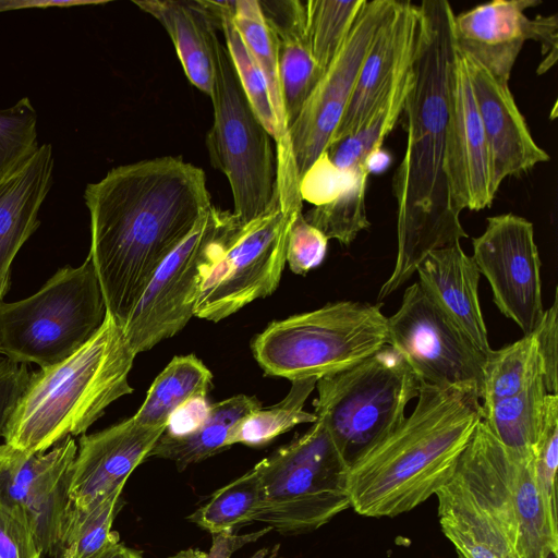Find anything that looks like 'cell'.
<instances>
[{
  "instance_id": "cell-13",
  "label": "cell",
  "mask_w": 558,
  "mask_h": 558,
  "mask_svg": "<svg viewBox=\"0 0 558 558\" xmlns=\"http://www.w3.org/2000/svg\"><path fill=\"white\" fill-rule=\"evenodd\" d=\"M387 344L421 384L473 388L480 396L486 357L418 281L405 289L399 310L387 317Z\"/></svg>"
},
{
  "instance_id": "cell-37",
  "label": "cell",
  "mask_w": 558,
  "mask_h": 558,
  "mask_svg": "<svg viewBox=\"0 0 558 558\" xmlns=\"http://www.w3.org/2000/svg\"><path fill=\"white\" fill-rule=\"evenodd\" d=\"M368 174L357 172L353 182L336 199L314 206L304 218L328 240L350 245L371 223L366 214L365 195Z\"/></svg>"
},
{
  "instance_id": "cell-45",
  "label": "cell",
  "mask_w": 558,
  "mask_h": 558,
  "mask_svg": "<svg viewBox=\"0 0 558 558\" xmlns=\"http://www.w3.org/2000/svg\"><path fill=\"white\" fill-rule=\"evenodd\" d=\"M269 531L271 529L266 526L255 533L244 535H233L232 533L214 534L211 549L204 558H230L236 549L247 543L255 542Z\"/></svg>"
},
{
  "instance_id": "cell-4",
  "label": "cell",
  "mask_w": 558,
  "mask_h": 558,
  "mask_svg": "<svg viewBox=\"0 0 558 558\" xmlns=\"http://www.w3.org/2000/svg\"><path fill=\"white\" fill-rule=\"evenodd\" d=\"M135 356L123 328L106 312L83 347L31 375L2 432L4 444L34 454L83 434L112 402L133 392L129 374Z\"/></svg>"
},
{
  "instance_id": "cell-17",
  "label": "cell",
  "mask_w": 558,
  "mask_h": 558,
  "mask_svg": "<svg viewBox=\"0 0 558 558\" xmlns=\"http://www.w3.org/2000/svg\"><path fill=\"white\" fill-rule=\"evenodd\" d=\"M448 102L445 168L452 203L460 213L482 210L492 205L498 187L465 57L457 50L448 76Z\"/></svg>"
},
{
  "instance_id": "cell-30",
  "label": "cell",
  "mask_w": 558,
  "mask_h": 558,
  "mask_svg": "<svg viewBox=\"0 0 558 558\" xmlns=\"http://www.w3.org/2000/svg\"><path fill=\"white\" fill-rule=\"evenodd\" d=\"M412 81L413 63L400 75L379 106L352 134L326 147L325 154L339 170L367 172L366 158L381 148L384 140L401 117Z\"/></svg>"
},
{
  "instance_id": "cell-48",
  "label": "cell",
  "mask_w": 558,
  "mask_h": 558,
  "mask_svg": "<svg viewBox=\"0 0 558 558\" xmlns=\"http://www.w3.org/2000/svg\"><path fill=\"white\" fill-rule=\"evenodd\" d=\"M128 551L129 547L120 543V537L117 535L101 550L88 558H126Z\"/></svg>"
},
{
  "instance_id": "cell-42",
  "label": "cell",
  "mask_w": 558,
  "mask_h": 558,
  "mask_svg": "<svg viewBox=\"0 0 558 558\" xmlns=\"http://www.w3.org/2000/svg\"><path fill=\"white\" fill-rule=\"evenodd\" d=\"M43 553L29 527L0 507V558H41Z\"/></svg>"
},
{
  "instance_id": "cell-3",
  "label": "cell",
  "mask_w": 558,
  "mask_h": 558,
  "mask_svg": "<svg viewBox=\"0 0 558 558\" xmlns=\"http://www.w3.org/2000/svg\"><path fill=\"white\" fill-rule=\"evenodd\" d=\"M481 418L476 389L421 384L410 416L349 465L351 508L381 518L423 504L453 476Z\"/></svg>"
},
{
  "instance_id": "cell-27",
  "label": "cell",
  "mask_w": 558,
  "mask_h": 558,
  "mask_svg": "<svg viewBox=\"0 0 558 558\" xmlns=\"http://www.w3.org/2000/svg\"><path fill=\"white\" fill-rule=\"evenodd\" d=\"M255 397L236 395L206 408L195 425L182 434L163 432L149 457L171 460L179 471L198 463L229 447L231 429L244 416L260 408Z\"/></svg>"
},
{
  "instance_id": "cell-33",
  "label": "cell",
  "mask_w": 558,
  "mask_h": 558,
  "mask_svg": "<svg viewBox=\"0 0 558 558\" xmlns=\"http://www.w3.org/2000/svg\"><path fill=\"white\" fill-rule=\"evenodd\" d=\"M202 3L223 35L225 45L254 112L276 142L278 126L267 85L255 59L235 27L231 1L202 0Z\"/></svg>"
},
{
  "instance_id": "cell-31",
  "label": "cell",
  "mask_w": 558,
  "mask_h": 558,
  "mask_svg": "<svg viewBox=\"0 0 558 558\" xmlns=\"http://www.w3.org/2000/svg\"><path fill=\"white\" fill-rule=\"evenodd\" d=\"M539 377H543V367L533 335L492 350L483 366L481 405L517 395Z\"/></svg>"
},
{
  "instance_id": "cell-38",
  "label": "cell",
  "mask_w": 558,
  "mask_h": 558,
  "mask_svg": "<svg viewBox=\"0 0 558 558\" xmlns=\"http://www.w3.org/2000/svg\"><path fill=\"white\" fill-rule=\"evenodd\" d=\"M38 147L37 113L29 98L0 110V179Z\"/></svg>"
},
{
  "instance_id": "cell-35",
  "label": "cell",
  "mask_w": 558,
  "mask_h": 558,
  "mask_svg": "<svg viewBox=\"0 0 558 558\" xmlns=\"http://www.w3.org/2000/svg\"><path fill=\"white\" fill-rule=\"evenodd\" d=\"M262 498L255 466L219 488L210 499L187 517V520L214 534L232 533L244 523L253 522Z\"/></svg>"
},
{
  "instance_id": "cell-21",
  "label": "cell",
  "mask_w": 558,
  "mask_h": 558,
  "mask_svg": "<svg viewBox=\"0 0 558 558\" xmlns=\"http://www.w3.org/2000/svg\"><path fill=\"white\" fill-rule=\"evenodd\" d=\"M541 3L539 0H494L454 15L456 50L508 83L524 43L532 40L533 21L525 11Z\"/></svg>"
},
{
  "instance_id": "cell-14",
  "label": "cell",
  "mask_w": 558,
  "mask_h": 558,
  "mask_svg": "<svg viewBox=\"0 0 558 558\" xmlns=\"http://www.w3.org/2000/svg\"><path fill=\"white\" fill-rule=\"evenodd\" d=\"M398 0L367 1L342 47L289 126L300 177L324 153L354 90L362 64Z\"/></svg>"
},
{
  "instance_id": "cell-2",
  "label": "cell",
  "mask_w": 558,
  "mask_h": 558,
  "mask_svg": "<svg viewBox=\"0 0 558 558\" xmlns=\"http://www.w3.org/2000/svg\"><path fill=\"white\" fill-rule=\"evenodd\" d=\"M421 36L413 61V81L403 116L404 157L392 189L397 202V258L379 289L381 301L396 292L435 250L468 238L454 207L446 175L448 76L454 58L450 3H420Z\"/></svg>"
},
{
  "instance_id": "cell-26",
  "label": "cell",
  "mask_w": 558,
  "mask_h": 558,
  "mask_svg": "<svg viewBox=\"0 0 558 558\" xmlns=\"http://www.w3.org/2000/svg\"><path fill=\"white\" fill-rule=\"evenodd\" d=\"M167 31L189 81L207 96L214 82L213 43L217 26L202 0L133 1Z\"/></svg>"
},
{
  "instance_id": "cell-1",
  "label": "cell",
  "mask_w": 558,
  "mask_h": 558,
  "mask_svg": "<svg viewBox=\"0 0 558 558\" xmlns=\"http://www.w3.org/2000/svg\"><path fill=\"white\" fill-rule=\"evenodd\" d=\"M89 256L106 312L122 328L158 266L213 204L202 168L163 156L119 166L84 192Z\"/></svg>"
},
{
  "instance_id": "cell-23",
  "label": "cell",
  "mask_w": 558,
  "mask_h": 558,
  "mask_svg": "<svg viewBox=\"0 0 558 558\" xmlns=\"http://www.w3.org/2000/svg\"><path fill=\"white\" fill-rule=\"evenodd\" d=\"M418 282L485 356L492 352L478 299L480 271L460 243L433 251L418 266Z\"/></svg>"
},
{
  "instance_id": "cell-44",
  "label": "cell",
  "mask_w": 558,
  "mask_h": 558,
  "mask_svg": "<svg viewBox=\"0 0 558 558\" xmlns=\"http://www.w3.org/2000/svg\"><path fill=\"white\" fill-rule=\"evenodd\" d=\"M532 21V40L539 43L543 56L536 73L542 75L551 69L557 61L558 17L557 14H538Z\"/></svg>"
},
{
  "instance_id": "cell-15",
  "label": "cell",
  "mask_w": 558,
  "mask_h": 558,
  "mask_svg": "<svg viewBox=\"0 0 558 558\" xmlns=\"http://www.w3.org/2000/svg\"><path fill=\"white\" fill-rule=\"evenodd\" d=\"M76 451L71 436L34 454L0 445V507L29 527L43 555L54 558L70 507L68 478Z\"/></svg>"
},
{
  "instance_id": "cell-50",
  "label": "cell",
  "mask_w": 558,
  "mask_h": 558,
  "mask_svg": "<svg viewBox=\"0 0 558 558\" xmlns=\"http://www.w3.org/2000/svg\"><path fill=\"white\" fill-rule=\"evenodd\" d=\"M268 554V549L267 548H262L260 550H258L257 553H255L251 558H265ZM268 558H281L279 556V545H277L276 547H274L271 554L269 555Z\"/></svg>"
},
{
  "instance_id": "cell-47",
  "label": "cell",
  "mask_w": 558,
  "mask_h": 558,
  "mask_svg": "<svg viewBox=\"0 0 558 558\" xmlns=\"http://www.w3.org/2000/svg\"><path fill=\"white\" fill-rule=\"evenodd\" d=\"M390 156L381 148L368 155L365 161V168L371 173H379L388 168Z\"/></svg>"
},
{
  "instance_id": "cell-19",
  "label": "cell",
  "mask_w": 558,
  "mask_h": 558,
  "mask_svg": "<svg viewBox=\"0 0 558 558\" xmlns=\"http://www.w3.org/2000/svg\"><path fill=\"white\" fill-rule=\"evenodd\" d=\"M421 29L420 7L410 1H398L395 13L380 28L362 64L350 101L329 144L352 134L379 106L413 63Z\"/></svg>"
},
{
  "instance_id": "cell-53",
  "label": "cell",
  "mask_w": 558,
  "mask_h": 558,
  "mask_svg": "<svg viewBox=\"0 0 558 558\" xmlns=\"http://www.w3.org/2000/svg\"><path fill=\"white\" fill-rule=\"evenodd\" d=\"M459 558H462L461 556L458 555Z\"/></svg>"
},
{
  "instance_id": "cell-16",
  "label": "cell",
  "mask_w": 558,
  "mask_h": 558,
  "mask_svg": "<svg viewBox=\"0 0 558 558\" xmlns=\"http://www.w3.org/2000/svg\"><path fill=\"white\" fill-rule=\"evenodd\" d=\"M472 245V258L490 284L498 310L523 336L532 335L545 312L533 223L511 213L488 217Z\"/></svg>"
},
{
  "instance_id": "cell-29",
  "label": "cell",
  "mask_w": 558,
  "mask_h": 558,
  "mask_svg": "<svg viewBox=\"0 0 558 558\" xmlns=\"http://www.w3.org/2000/svg\"><path fill=\"white\" fill-rule=\"evenodd\" d=\"M547 395L544 378L539 377L517 395L481 405V421L504 446L534 456L543 428Z\"/></svg>"
},
{
  "instance_id": "cell-22",
  "label": "cell",
  "mask_w": 558,
  "mask_h": 558,
  "mask_svg": "<svg viewBox=\"0 0 558 558\" xmlns=\"http://www.w3.org/2000/svg\"><path fill=\"white\" fill-rule=\"evenodd\" d=\"M52 171V147L44 144L0 179V301L9 289L15 255L39 226Z\"/></svg>"
},
{
  "instance_id": "cell-40",
  "label": "cell",
  "mask_w": 558,
  "mask_h": 558,
  "mask_svg": "<svg viewBox=\"0 0 558 558\" xmlns=\"http://www.w3.org/2000/svg\"><path fill=\"white\" fill-rule=\"evenodd\" d=\"M355 173L339 170L324 151L301 178L302 199L314 206L327 204L349 187Z\"/></svg>"
},
{
  "instance_id": "cell-24",
  "label": "cell",
  "mask_w": 558,
  "mask_h": 558,
  "mask_svg": "<svg viewBox=\"0 0 558 558\" xmlns=\"http://www.w3.org/2000/svg\"><path fill=\"white\" fill-rule=\"evenodd\" d=\"M258 3L277 40L283 107L289 128L324 72L311 52L305 2L258 0Z\"/></svg>"
},
{
  "instance_id": "cell-11",
  "label": "cell",
  "mask_w": 558,
  "mask_h": 558,
  "mask_svg": "<svg viewBox=\"0 0 558 558\" xmlns=\"http://www.w3.org/2000/svg\"><path fill=\"white\" fill-rule=\"evenodd\" d=\"M239 219L214 205L158 266L123 327L141 353L173 337L194 316L204 279L229 245Z\"/></svg>"
},
{
  "instance_id": "cell-32",
  "label": "cell",
  "mask_w": 558,
  "mask_h": 558,
  "mask_svg": "<svg viewBox=\"0 0 558 558\" xmlns=\"http://www.w3.org/2000/svg\"><path fill=\"white\" fill-rule=\"evenodd\" d=\"M316 383L315 378L292 380L288 395L279 403L260 407L239 421L228 435L227 446L260 447L299 424L316 422V415L304 410Z\"/></svg>"
},
{
  "instance_id": "cell-51",
  "label": "cell",
  "mask_w": 558,
  "mask_h": 558,
  "mask_svg": "<svg viewBox=\"0 0 558 558\" xmlns=\"http://www.w3.org/2000/svg\"><path fill=\"white\" fill-rule=\"evenodd\" d=\"M126 558H144L142 551L129 548Z\"/></svg>"
},
{
  "instance_id": "cell-41",
  "label": "cell",
  "mask_w": 558,
  "mask_h": 558,
  "mask_svg": "<svg viewBox=\"0 0 558 558\" xmlns=\"http://www.w3.org/2000/svg\"><path fill=\"white\" fill-rule=\"evenodd\" d=\"M558 298L557 289L551 306L545 310L542 320L532 333L536 340L538 354L543 367V378L548 393L558 391Z\"/></svg>"
},
{
  "instance_id": "cell-8",
  "label": "cell",
  "mask_w": 558,
  "mask_h": 558,
  "mask_svg": "<svg viewBox=\"0 0 558 558\" xmlns=\"http://www.w3.org/2000/svg\"><path fill=\"white\" fill-rule=\"evenodd\" d=\"M214 122L206 135L213 167L228 179L233 214L248 222L280 206L274 138L254 112L225 43H213Z\"/></svg>"
},
{
  "instance_id": "cell-46",
  "label": "cell",
  "mask_w": 558,
  "mask_h": 558,
  "mask_svg": "<svg viewBox=\"0 0 558 558\" xmlns=\"http://www.w3.org/2000/svg\"><path fill=\"white\" fill-rule=\"evenodd\" d=\"M102 1H31V0H0V12L20 9H44L50 7H71L84 4H98Z\"/></svg>"
},
{
  "instance_id": "cell-52",
  "label": "cell",
  "mask_w": 558,
  "mask_h": 558,
  "mask_svg": "<svg viewBox=\"0 0 558 558\" xmlns=\"http://www.w3.org/2000/svg\"><path fill=\"white\" fill-rule=\"evenodd\" d=\"M547 558H557V553H550Z\"/></svg>"
},
{
  "instance_id": "cell-39",
  "label": "cell",
  "mask_w": 558,
  "mask_h": 558,
  "mask_svg": "<svg viewBox=\"0 0 558 558\" xmlns=\"http://www.w3.org/2000/svg\"><path fill=\"white\" fill-rule=\"evenodd\" d=\"M327 245L328 239L301 211L290 226L286 262L294 274L305 275L324 262Z\"/></svg>"
},
{
  "instance_id": "cell-5",
  "label": "cell",
  "mask_w": 558,
  "mask_h": 558,
  "mask_svg": "<svg viewBox=\"0 0 558 558\" xmlns=\"http://www.w3.org/2000/svg\"><path fill=\"white\" fill-rule=\"evenodd\" d=\"M381 304L339 301L270 323L251 349L268 376L315 378L339 373L387 344Z\"/></svg>"
},
{
  "instance_id": "cell-18",
  "label": "cell",
  "mask_w": 558,
  "mask_h": 558,
  "mask_svg": "<svg viewBox=\"0 0 558 558\" xmlns=\"http://www.w3.org/2000/svg\"><path fill=\"white\" fill-rule=\"evenodd\" d=\"M166 426H149L130 417L101 432L80 438L69 470L70 507L83 509L125 485L131 473L146 459Z\"/></svg>"
},
{
  "instance_id": "cell-9",
  "label": "cell",
  "mask_w": 558,
  "mask_h": 558,
  "mask_svg": "<svg viewBox=\"0 0 558 558\" xmlns=\"http://www.w3.org/2000/svg\"><path fill=\"white\" fill-rule=\"evenodd\" d=\"M420 385L401 354L385 344L355 365L319 378L314 414L350 465L405 418Z\"/></svg>"
},
{
  "instance_id": "cell-10",
  "label": "cell",
  "mask_w": 558,
  "mask_h": 558,
  "mask_svg": "<svg viewBox=\"0 0 558 558\" xmlns=\"http://www.w3.org/2000/svg\"><path fill=\"white\" fill-rule=\"evenodd\" d=\"M456 472L496 515L520 558L558 553L557 506L543 490L534 456L504 446L480 421Z\"/></svg>"
},
{
  "instance_id": "cell-43",
  "label": "cell",
  "mask_w": 558,
  "mask_h": 558,
  "mask_svg": "<svg viewBox=\"0 0 558 558\" xmlns=\"http://www.w3.org/2000/svg\"><path fill=\"white\" fill-rule=\"evenodd\" d=\"M29 373L26 364L0 359V436L17 401L23 395Z\"/></svg>"
},
{
  "instance_id": "cell-7",
  "label": "cell",
  "mask_w": 558,
  "mask_h": 558,
  "mask_svg": "<svg viewBox=\"0 0 558 558\" xmlns=\"http://www.w3.org/2000/svg\"><path fill=\"white\" fill-rule=\"evenodd\" d=\"M106 305L90 256L59 269L32 296L0 301V353L41 368L83 347L101 327Z\"/></svg>"
},
{
  "instance_id": "cell-6",
  "label": "cell",
  "mask_w": 558,
  "mask_h": 558,
  "mask_svg": "<svg viewBox=\"0 0 558 558\" xmlns=\"http://www.w3.org/2000/svg\"><path fill=\"white\" fill-rule=\"evenodd\" d=\"M254 466L262 498L253 522L280 534L312 532L351 508L349 464L319 421Z\"/></svg>"
},
{
  "instance_id": "cell-49",
  "label": "cell",
  "mask_w": 558,
  "mask_h": 558,
  "mask_svg": "<svg viewBox=\"0 0 558 558\" xmlns=\"http://www.w3.org/2000/svg\"><path fill=\"white\" fill-rule=\"evenodd\" d=\"M206 553L198 550V549H186L178 553L175 556H172L170 558H204Z\"/></svg>"
},
{
  "instance_id": "cell-36",
  "label": "cell",
  "mask_w": 558,
  "mask_h": 558,
  "mask_svg": "<svg viewBox=\"0 0 558 558\" xmlns=\"http://www.w3.org/2000/svg\"><path fill=\"white\" fill-rule=\"evenodd\" d=\"M366 2V0L305 1L310 48L323 72L337 56Z\"/></svg>"
},
{
  "instance_id": "cell-28",
  "label": "cell",
  "mask_w": 558,
  "mask_h": 558,
  "mask_svg": "<svg viewBox=\"0 0 558 558\" xmlns=\"http://www.w3.org/2000/svg\"><path fill=\"white\" fill-rule=\"evenodd\" d=\"M213 387V374L194 354L174 356L150 385L138 411L137 423L166 426L189 403L204 401Z\"/></svg>"
},
{
  "instance_id": "cell-12",
  "label": "cell",
  "mask_w": 558,
  "mask_h": 558,
  "mask_svg": "<svg viewBox=\"0 0 558 558\" xmlns=\"http://www.w3.org/2000/svg\"><path fill=\"white\" fill-rule=\"evenodd\" d=\"M294 216L280 206L241 222L218 263L204 279L194 316L219 322L277 289L286 265Z\"/></svg>"
},
{
  "instance_id": "cell-34",
  "label": "cell",
  "mask_w": 558,
  "mask_h": 558,
  "mask_svg": "<svg viewBox=\"0 0 558 558\" xmlns=\"http://www.w3.org/2000/svg\"><path fill=\"white\" fill-rule=\"evenodd\" d=\"M123 488L117 487L83 509L69 507L58 558H88L119 535L111 526L123 504Z\"/></svg>"
},
{
  "instance_id": "cell-20",
  "label": "cell",
  "mask_w": 558,
  "mask_h": 558,
  "mask_svg": "<svg viewBox=\"0 0 558 558\" xmlns=\"http://www.w3.org/2000/svg\"><path fill=\"white\" fill-rule=\"evenodd\" d=\"M465 61L499 189L506 178L524 174L550 157L535 143L508 83L476 61L468 57Z\"/></svg>"
},
{
  "instance_id": "cell-25",
  "label": "cell",
  "mask_w": 558,
  "mask_h": 558,
  "mask_svg": "<svg viewBox=\"0 0 558 558\" xmlns=\"http://www.w3.org/2000/svg\"><path fill=\"white\" fill-rule=\"evenodd\" d=\"M435 495L441 530L459 556L520 558L496 515L457 472Z\"/></svg>"
}]
</instances>
